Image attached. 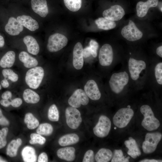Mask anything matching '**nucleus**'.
I'll return each mask as SVG.
<instances>
[{
	"label": "nucleus",
	"mask_w": 162,
	"mask_h": 162,
	"mask_svg": "<svg viewBox=\"0 0 162 162\" xmlns=\"http://www.w3.org/2000/svg\"><path fill=\"white\" fill-rule=\"evenodd\" d=\"M31 140L29 142L31 144H38L42 145L46 142V139L44 137L38 134L32 133L30 135Z\"/></svg>",
	"instance_id": "4c0bfd02"
},
{
	"label": "nucleus",
	"mask_w": 162,
	"mask_h": 162,
	"mask_svg": "<svg viewBox=\"0 0 162 162\" xmlns=\"http://www.w3.org/2000/svg\"><path fill=\"white\" fill-rule=\"evenodd\" d=\"M134 114V111L131 107H129L127 105L126 107L121 108L113 117V123L119 128H124L128 125Z\"/></svg>",
	"instance_id": "0eeeda50"
},
{
	"label": "nucleus",
	"mask_w": 162,
	"mask_h": 162,
	"mask_svg": "<svg viewBox=\"0 0 162 162\" xmlns=\"http://www.w3.org/2000/svg\"><path fill=\"white\" fill-rule=\"evenodd\" d=\"M125 14V11L123 8L117 4L112 6L109 8L105 10L103 13L104 18L114 21L121 20Z\"/></svg>",
	"instance_id": "4468645a"
},
{
	"label": "nucleus",
	"mask_w": 162,
	"mask_h": 162,
	"mask_svg": "<svg viewBox=\"0 0 162 162\" xmlns=\"http://www.w3.org/2000/svg\"><path fill=\"white\" fill-rule=\"evenodd\" d=\"M122 36L128 40L134 42L140 39L143 36V33L137 27L134 22L129 20L128 24L122 29Z\"/></svg>",
	"instance_id": "9d476101"
},
{
	"label": "nucleus",
	"mask_w": 162,
	"mask_h": 162,
	"mask_svg": "<svg viewBox=\"0 0 162 162\" xmlns=\"http://www.w3.org/2000/svg\"><path fill=\"white\" fill-rule=\"evenodd\" d=\"M36 132L41 135L48 136L50 135L53 131L52 126L48 123H43L39 125L36 130Z\"/></svg>",
	"instance_id": "473e14b6"
},
{
	"label": "nucleus",
	"mask_w": 162,
	"mask_h": 162,
	"mask_svg": "<svg viewBox=\"0 0 162 162\" xmlns=\"http://www.w3.org/2000/svg\"><path fill=\"white\" fill-rule=\"evenodd\" d=\"M94 161V155L93 151L89 150L85 153L82 160L83 162H93Z\"/></svg>",
	"instance_id": "a19ab883"
},
{
	"label": "nucleus",
	"mask_w": 162,
	"mask_h": 162,
	"mask_svg": "<svg viewBox=\"0 0 162 162\" xmlns=\"http://www.w3.org/2000/svg\"><path fill=\"white\" fill-rule=\"evenodd\" d=\"M48 157L47 154L44 152L41 153L39 156L38 160V162H47Z\"/></svg>",
	"instance_id": "c03bdc74"
},
{
	"label": "nucleus",
	"mask_w": 162,
	"mask_h": 162,
	"mask_svg": "<svg viewBox=\"0 0 162 162\" xmlns=\"http://www.w3.org/2000/svg\"><path fill=\"white\" fill-rule=\"evenodd\" d=\"M83 49L82 45L79 42L75 44L74 48L73 64L74 67L77 70L81 69L83 65Z\"/></svg>",
	"instance_id": "dca6fc26"
},
{
	"label": "nucleus",
	"mask_w": 162,
	"mask_h": 162,
	"mask_svg": "<svg viewBox=\"0 0 162 162\" xmlns=\"http://www.w3.org/2000/svg\"><path fill=\"white\" fill-rule=\"evenodd\" d=\"M2 86L4 88H6L9 86V83L8 81V80L4 78L1 82Z\"/></svg>",
	"instance_id": "8fccbe9b"
},
{
	"label": "nucleus",
	"mask_w": 162,
	"mask_h": 162,
	"mask_svg": "<svg viewBox=\"0 0 162 162\" xmlns=\"http://www.w3.org/2000/svg\"><path fill=\"white\" fill-rule=\"evenodd\" d=\"M95 23L98 27L104 30H109L113 29L116 26V22L104 17H100L96 20Z\"/></svg>",
	"instance_id": "7c9ffc66"
},
{
	"label": "nucleus",
	"mask_w": 162,
	"mask_h": 162,
	"mask_svg": "<svg viewBox=\"0 0 162 162\" xmlns=\"http://www.w3.org/2000/svg\"><path fill=\"white\" fill-rule=\"evenodd\" d=\"M157 94L162 89V62L156 59L151 60L145 86L143 89Z\"/></svg>",
	"instance_id": "7ed1b4c3"
},
{
	"label": "nucleus",
	"mask_w": 162,
	"mask_h": 162,
	"mask_svg": "<svg viewBox=\"0 0 162 162\" xmlns=\"http://www.w3.org/2000/svg\"><path fill=\"white\" fill-rule=\"evenodd\" d=\"M31 5L33 11L42 17H45L48 13L46 0H32Z\"/></svg>",
	"instance_id": "6ab92c4d"
},
{
	"label": "nucleus",
	"mask_w": 162,
	"mask_h": 162,
	"mask_svg": "<svg viewBox=\"0 0 162 162\" xmlns=\"http://www.w3.org/2000/svg\"><path fill=\"white\" fill-rule=\"evenodd\" d=\"M158 2L159 0H148L146 2H138L136 5L137 16L140 17H143L146 15L150 8L156 7Z\"/></svg>",
	"instance_id": "f3484780"
},
{
	"label": "nucleus",
	"mask_w": 162,
	"mask_h": 162,
	"mask_svg": "<svg viewBox=\"0 0 162 162\" xmlns=\"http://www.w3.org/2000/svg\"><path fill=\"white\" fill-rule=\"evenodd\" d=\"M98 60L101 66L110 68L115 67L118 63L122 62L116 58L112 46L108 44H104L100 48Z\"/></svg>",
	"instance_id": "20e7f679"
},
{
	"label": "nucleus",
	"mask_w": 162,
	"mask_h": 162,
	"mask_svg": "<svg viewBox=\"0 0 162 162\" xmlns=\"http://www.w3.org/2000/svg\"><path fill=\"white\" fill-rule=\"evenodd\" d=\"M8 131V129L7 127L0 130V149L4 147L7 144L6 137Z\"/></svg>",
	"instance_id": "58836bf2"
},
{
	"label": "nucleus",
	"mask_w": 162,
	"mask_h": 162,
	"mask_svg": "<svg viewBox=\"0 0 162 162\" xmlns=\"http://www.w3.org/2000/svg\"><path fill=\"white\" fill-rule=\"evenodd\" d=\"M16 19L23 26L31 31H34L39 28L36 20L29 16H20L17 17Z\"/></svg>",
	"instance_id": "aec40b11"
},
{
	"label": "nucleus",
	"mask_w": 162,
	"mask_h": 162,
	"mask_svg": "<svg viewBox=\"0 0 162 162\" xmlns=\"http://www.w3.org/2000/svg\"><path fill=\"white\" fill-rule=\"evenodd\" d=\"M75 149L73 147H65L58 149L57 151V155L60 159L71 162L75 158Z\"/></svg>",
	"instance_id": "412c9836"
},
{
	"label": "nucleus",
	"mask_w": 162,
	"mask_h": 162,
	"mask_svg": "<svg viewBox=\"0 0 162 162\" xmlns=\"http://www.w3.org/2000/svg\"><path fill=\"white\" fill-rule=\"evenodd\" d=\"M0 104L5 107H8L10 105V101L8 100L2 99L0 101Z\"/></svg>",
	"instance_id": "de8ad7c7"
},
{
	"label": "nucleus",
	"mask_w": 162,
	"mask_h": 162,
	"mask_svg": "<svg viewBox=\"0 0 162 162\" xmlns=\"http://www.w3.org/2000/svg\"><path fill=\"white\" fill-rule=\"evenodd\" d=\"M15 59V53L12 51L7 52L0 60V66L3 68H10L13 65Z\"/></svg>",
	"instance_id": "bb28decb"
},
{
	"label": "nucleus",
	"mask_w": 162,
	"mask_h": 162,
	"mask_svg": "<svg viewBox=\"0 0 162 162\" xmlns=\"http://www.w3.org/2000/svg\"><path fill=\"white\" fill-rule=\"evenodd\" d=\"M91 55L94 58H96L97 56V50L99 47V45L97 42L94 40H91L89 42V45Z\"/></svg>",
	"instance_id": "ea45409f"
},
{
	"label": "nucleus",
	"mask_w": 162,
	"mask_h": 162,
	"mask_svg": "<svg viewBox=\"0 0 162 162\" xmlns=\"http://www.w3.org/2000/svg\"><path fill=\"white\" fill-rule=\"evenodd\" d=\"M129 157L125 158L121 150L116 149L114 150L111 162H128Z\"/></svg>",
	"instance_id": "c9c22d12"
},
{
	"label": "nucleus",
	"mask_w": 162,
	"mask_h": 162,
	"mask_svg": "<svg viewBox=\"0 0 162 162\" xmlns=\"http://www.w3.org/2000/svg\"><path fill=\"white\" fill-rule=\"evenodd\" d=\"M79 139V136L76 134H68L61 137L58 140V143L61 146H66L77 143Z\"/></svg>",
	"instance_id": "393cba45"
},
{
	"label": "nucleus",
	"mask_w": 162,
	"mask_h": 162,
	"mask_svg": "<svg viewBox=\"0 0 162 162\" xmlns=\"http://www.w3.org/2000/svg\"><path fill=\"white\" fill-rule=\"evenodd\" d=\"M111 124V122L108 117L104 115L101 116L98 123L93 128L94 134L100 138L106 136L110 131Z\"/></svg>",
	"instance_id": "f8f14e48"
},
{
	"label": "nucleus",
	"mask_w": 162,
	"mask_h": 162,
	"mask_svg": "<svg viewBox=\"0 0 162 162\" xmlns=\"http://www.w3.org/2000/svg\"><path fill=\"white\" fill-rule=\"evenodd\" d=\"M124 144L128 149V154L133 158H136L141 154V152L135 140L132 137L124 142Z\"/></svg>",
	"instance_id": "5701e85b"
},
{
	"label": "nucleus",
	"mask_w": 162,
	"mask_h": 162,
	"mask_svg": "<svg viewBox=\"0 0 162 162\" xmlns=\"http://www.w3.org/2000/svg\"><path fill=\"white\" fill-rule=\"evenodd\" d=\"M112 157V153L109 149L101 148L99 149L95 155L96 161L97 162H108Z\"/></svg>",
	"instance_id": "c85d7f7f"
},
{
	"label": "nucleus",
	"mask_w": 162,
	"mask_h": 162,
	"mask_svg": "<svg viewBox=\"0 0 162 162\" xmlns=\"http://www.w3.org/2000/svg\"><path fill=\"white\" fill-rule=\"evenodd\" d=\"M162 134L159 132L149 133L146 134L145 141L142 144L143 152L146 154L153 152L162 139Z\"/></svg>",
	"instance_id": "6e6552de"
},
{
	"label": "nucleus",
	"mask_w": 162,
	"mask_h": 162,
	"mask_svg": "<svg viewBox=\"0 0 162 162\" xmlns=\"http://www.w3.org/2000/svg\"><path fill=\"white\" fill-rule=\"evenodd\" d=\"M22 103V99L19 98L14 99L10 101V105L14 107H18L21 105Z\"/></svg>",
	"instance_id": "37998d69"
},
{
	"label": "nucleus",
	"mask_w": 162,
	"mask_h": 162,
	"mask_svg": "<svg viewBox=\"0 0 162 162\" xmlns=\"http://www.w3.org/2000/svg\"><path fill=\"white\" fill-rule=\"evenodd\" d=\"M44 74V70L41 67H35L32 68L26 73V82L30 88L36 89L40 85Z\"/></svg>",
	"instance_id": "423d86ee"
},
{
	"label": "nucleus",
	"mask_w": 162,
	"mask_h": 162,
	"mask_svg": "<svg viewBox=\"0 0 162 162\" xmlns=\"http://www.w3.org/2000/svg\"><path fill=\"white\" fill-rule=\"evenodd\" d=\"M23 41L29 53L34 55L39 53V46L36 40L33 37L30 35L26 36L24 38Z\"/></svg>",
	"instance_id": "4be33fe9"
},
{
	"label": "nucleus",
	"mask_w": 162,
	"mask_h": 162,
	"mask_svg": "<svg viewBox=\"0 0 162 162\" xmlns=\"http://www.w3.org/2000/svg\"><path fill=\"white\" fill-rule=\"evenodd\" d=\"M22 143V141L20 138L16 140H11L8 145L6 152L7 155L10 157H16L17 154L18 149Z\"/></svg>",
	"instance_id": "cd10ccee"
},
{
	"label": "nucleus",
	"mask_w": 162,
	"mask_h": 162,
	"mask_svg": "<svg viewBox=\"0 0 162 162\" xmlns=\"http://www.w3.org/2000/svg\"><path fill=\"white\" fill-rule=\"evenodd\" d=\"M9 124V121L3 115L2 110L0 108V125L8 126Z\"/></svg>",
	"instance_id": "79ce46f5"
},
{
	"label": "nucleus",
	"mask_w": 162,
	"mask_h": 162,
	"mask_svg": "<svg viewBox=\"0 0 162 162\" xmlns=\"http://www.w3.org/2000/svg\"><path fill=\"white\" fill-rule=\"evenodd\" d=\"M1 85L0 84V90L1 89Z\"/></svg>",
	"instance_id": "864d4df0"
},
{
	"label": "nucleus",
	"mask_w": 162,
	"mask_h": 162,
	"mask_svg": "<svg viewBox=\"0 0 162 162\" xmlns=\"http://www.w3.org/2000/svg\"><path fill=\"white\" fill-rule=\"evenodd\" d=\"M68 102L71 106L77 108L80 107L81 104L87 105L89 103V99L84 91L78 89L69 98Z\"/></svg>",
	"instance_id": "ddd939ff"
},
{
	"label": "nucleus",
	"mask_w": 162,
	"mask_h": 162,
	"mask_svg": "<svg viewBox=\"0 0 162 162\" xmlns=\"http://www.w3.org/2000/svg\"><path fill=\"white\" fill-rule=\"evenodd\" d=\"M156 54L160 58H162V45L158 47L156 50Z\"/></svg>",
	"instance_id": "09e8293b"
},
{
	"label": "nucleus",
	"mask_w": 162,
	"mask_h": 162,
	"mask_svg": "<svg viewBox=\"0 0 162 162\" xmlns=\"http://www.w3.org/2000/svg\"><path fill=\"white\" fill-rule=\"evenodd\" d=\"M68 40L63 34L56 33L49 38L47 48L51 52H55L62 49L67 44Z\"/></svg>",
	"instance_id": "1a4fd4ad"
},
{
	"label": "nucleus",
	"mask_w": 162,
	"mask_h": 162,
	"mask_svg": "<svg viewBox=\"0 0 162 162\" xmlns=\"http://www.w3.org/2000/svg\"><path fill=\"white\" fill-rule=\"evenodd\" d=\"M114 128V129H116V128L115 127Z\"/></svg>",
	"instance_id": "5fc2aeb1"
},
{
	"label": "nucleus",
	"mask_w": 162,
	"mask_h": 162,
	"mask_svg": "<svg viewBox=\"0 0 162 162\" xmlns=\"http://www.w3.org/2000/svg\"><path fill=\"white\" fill-rule=\"evenodd\" d=\"M19 58L20 61L23 63L24 66L27 68L36 67L38 64V62L35 58L25 51H22L20 53Z\"/></svg>",
	"instance_id": "b1692460"
},
{
	"label": "nucleus",
	"mask_w": 162,
	"mask_h": 162,
	"mask_svg": "<svg viewBox=\"0 0 162 162\" xmlns=\"http://www.w3.org/2000/svg\"><path fill=\"white\" fill-rule=\"evenodd\" d=\"M23 97L25 101L29 104H36L40 100L39 95L35 92L30 89H26L24 91Z\"/></svg>",
	"instance_id": "c756f323"
},
{
	"label": "nucleus",
	"mask_w": 162,
	"mask_h": 162,
	"mask_svg": "<svg viewBox=\"0 0 162 162\" xmlns=\"http://www.w3.org/2000/svg\"><path fill=\"white\" fill-rule=\"evenodd\" d=\"M64 4L70 10L77 11L81 8L82 0H64Z\"/></svg>",
	"instance_id": "72a5a7b5"
},
{
	"label": "nucleus",
	"mask_w": 162,
	"mask_h": 162,
	"mask_svg": "<svg viewBox=\"0 0 162 162\" xmlns=\"http://www.w3.org/2000/svg\"><path fill=\"white\" fill-rule=\"evenodd\" d=\"M24 122L28 128L30 130L36 128L38 127L39 124L38 120L30 112L26 114L24 117Z\"/></svg>",
	"instance_id": "2f4dec72"
},
{
	"label": "nucleus",
	"mask_w": 162,
	"mask_h": 162,
	"mask_svg": "<svg viewBox=\"0 0 162 162\" xmlns=\"http://www.w3.org/2000/svg\"><path fill=\"white\" fill-rule=\"evenodd\" d=\"M140 162H162L161 160H158L154 159H145L142 160Z\"/></svg>",
	"instance_id": "3c124183"
},
{
	"label": "nucleus",
	"mask_w": 162,
	"mask_h": 162,
	"mask_svg": "<svg viewBox=\"0 0 162 162\" xmlns=\"http://www.w3.org/2000/svg\"><path fill=\"white\" fill-rule=\"evenodd\" d=\"M122 64L120 69L115 71L110 75L108 82V89L115 97L123 96L135 92L128 73L125 67Z\"/></svg>",
	"instance_id": "f03ea898"
},
{
	"label": "nucleus",
	"mask_w": 162,
	"mask_h": 162,
	"mask_svg": "<svg viewBox=\"0 0 162 162\" xmlns=\"http://www.w3.org/2000/svg\"><path fill=\"white\" fill-rule=\"evenodd\" d=\"M22 156L24 162H36L37 157L35 150L32 147L26 146L22 149L21 152Z\"/></svg>",
	"instance_id": "a878e982"
},
{
	"label": "nucleus",
	"mask_w": 162,
	"mask_h": 162,
	"mask_svg": "<svg viewBox=\"0 0 162 162\" xmlns=\"http://www.w3.org/2000/svg\"><path fill=\"white\" fill-rule=\"evenodd\" d=\"M129 54V58L126 60H123L122 64L125 67L132 88L136 92L144 88L151 60L135 57Z\"/></svg>",
	"instance_id": "f257e3e1"
},
{
	"label": "nucleus",
	"mask_w": 162,
	"mask_h": 162,
	"mask_svg": "<svg viewBox=\"0 0 162 162\" xmlns=\"http://www.w3.org/2000/svg\"><path fill=\"white\" fill-rule=\"evenodd\" d=\"M83 57L87 58L91 55L90 48L89 46H87L83 49Z\"/></svg>",
	"instance_id": "a18cd8bd"
},
{
	"label": "nucleus",
	"mask_w": 162,
	"mask_h": 162,
	"mask_svg": "<svg viewBox=\"0 0 162 162\" xmlns=\"http://www.w3.org/2000/svg\"><path fill=\"white\" fill-rule=\"evenodd\" d=\"M23 29V26L13 17H10L8 23L5 27V31L12 36L17 35L20 34Z\"/></svg>",
	"instance_id": "a211bd4d"
},
{
	"label": "nucleus",
	"mask_w": 162,
	"mask_h": 162,
	"mask_svg": "<svg viewBox=\"0 0 162 162\" xmlns=\"http://www.w3.org/2000/svg\"><path fill=\"white\" fill-rule=\"evenodd\" d=\"M2 73L4 78L10 80L13 82H16L18 79V75L11 69H4L2 70Z\"/></svg>",
	"instance_id": "e433bc0d"
},
{
	"label": "nucleus",
	"mask_w": 162,
	"mask_h": 162,
	"mask_svg": "<svg viewBox=\"0 0 162 162\" xmlns=\"http://www.w3.org/2000/svg\"><path fill=\"white\" fill-rule=\"evenodd\" d=\"M66 122L68 126L73 129H77L82 122L80 113L76 108L70 106L65 110Z\"/></svg>",
	"instance_id": "9b49d317"
},
{
	"label": "nucleus",
	"mask_w": 162,
	"mask_h": 162,
	"mask_svg": "<svg viewBox=\"0 0 162 162\" xmlns=\"http://www.w3.org/2000/svg\"><path fill=\"white\" fill-rule=\"evenodd\" d=\"M140 111L144 116L141 125L145 129L149 131L157 129L160 126V122L154 116L151 107L148 105H142Z\"/></svg>",
	"instance_id": "39448f33"
},
{
	"label": "nucleus",
	"mask_w": 162,
	"mask_h": 162,
	"mask_svg": "<svg viewBox=\"0 0 162 162\" xmlns=\"http://www.w3.org/2000/svg\"><path fill=\"white\" fill-rule=\"evenodd\" d=\"M12 94L11 92L9 91L4 92L2 95V98L3 99L8 100L11 98Z\"/></svg>",
	"instance_id": "49530a36"
},
{
	"label": "nucleus",
	"mask_w": 162,
	"mask_h": 162,
	"mask_svg": "<svg viewBox=\"0 0 162 162\" xmlns=\"http://www.w3.org/2000/svg\"><path fill=\"white\" fill-rule=\"evenodd\" d=\"M48 117L49 120L52 122H57L59 118V112L55 104L52 105L49 107L48 112Z\"/></svg>",
	"instance_id": "f704fd0d"
},
{
	"label": "nucleus",
	"mask_w": 162,
	"mask_h": 162,
	"mask_svg": "<svg viewBox=\"0 0 162 162\" xmlns=\"http://www.w3.org/2000/svg\"><path fill=\"white\" fill-rule=\"evenodd\" d=\"M4 44V39L3 37L0 35V47H3Z\"/></svg>",
	"instance_id": "603ef678"
},
{
	"label": "nucleus",
	"mask_w": 162,
	"mask_h": 162,
	"mask_svg": "<svg viewBox=\"0 0 162 162\" xmlns=\"http://www.w3.org/2000/svg\"><path fill=\"white\" fill-rule=\"evenodd\" d=\"M84 91L87 96L94 100H98L101 98V94L98 85L93 80H88L84 87Z\"/></svg>",
	"instance_id": "2eb2a0df"
}]
</instances>
